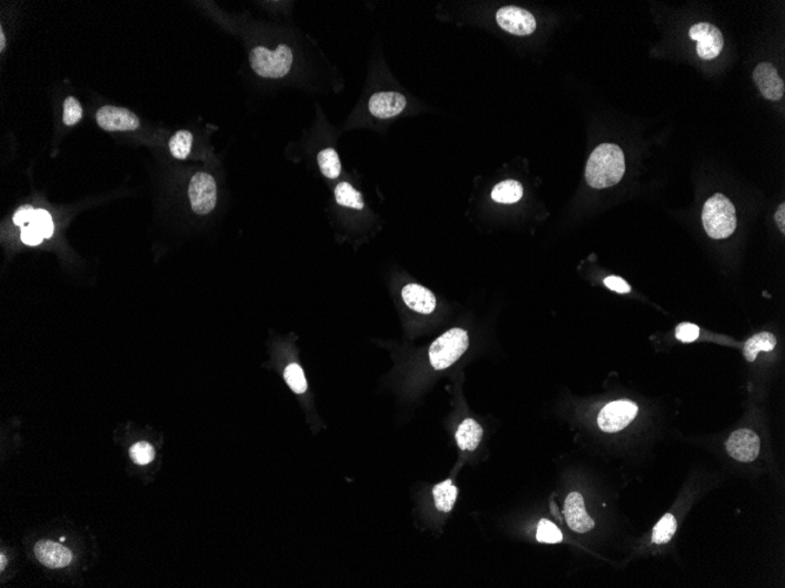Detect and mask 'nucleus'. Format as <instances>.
Returning <instances> with one entry per match:
<instances>
[{
	"mask_svg": "<svg viewBox=\"0 0 785 588\" xmlns=\"http://www.w3.org/2000/svg\"><path fill=\"white\" fill-rule=\"evenodd\" d=\"M624 172V154L622 149L617 145L603 143L590 154L586 167V180L590 187L603 189L618 184Z\"/></svg>",
	"mask_w": 785,
	"mask_h": 588,
	"instance_id": "nucleus-1",
	"label": "nucleus"
},
{
	"mask_svg": "<svg viewBox=\"0 0 785 588\" xmlns=\"http://www.w3.org/2000/svg\"><path fill=\"white\" fill-rule=\"evenodd\" d=\"M702 221L707 234L715 240L731 236L737 226L735 206L723 194H715L702 210Z\"/></svg>",
	"mask_w": 785,
	"mask_h": 588,
	"instance_id": "nucleus-2",
	"label": "nucleus"
},
{
	"mask_svg": "<svg viewBox=\"0 0 785 588\" xmlns=\"http://www.w3.org/2000/svg\"><path fill=\"white\" fill-rule=\"evenodd\" d=\"M249 63L253 71L261 78H284L291 71L293 52L286 44H280L275 51L256 46L251 51Z\"/></svg>",
	"mask_w": 785,
	"mask_h": 588,
	"instance_id": "nucleus-3",
	"label": "nucleus"
},
{
	"mask_svg": "<svg viewBox=\"0 0 785 588\" xmlns=\"http://www.w3.org/2000/svg\"><path fill=\"white\" fill-rule=\"evenodd\" d=\"M468 345V333L465 330L460 328L448 330L430 345V364L435 370L449 368L465 354Z\"/></svg>",
	"mask_w": 785,
	"mask_h": 588,
	"instance_id": "nucleus-4",
	"label": "nucleus"
},
{
	"mask_svg": "<svg viewBox=\"0 0 785 588\" xmlns=\"http://www.w3.org/2000/svg\"><path fill=\"white\" fill-rule=\"evenodd\" d=\"M189 201L192 210L199 215H206L217 205V184L210 174L196 173L193 175L189 187Z\"/></svg>",
	"mask_w": 785,
	"mask_h": 588,
	"instance_id": "nucleus-5",
	"label": "nucleus"
},
{
	"mask_svg": "<svg viewBox=\"0 0 785 588\" xmlns=\"http://www.w3.org/2000/svg\"><path fill=\"white\" fill-rule=\"evenodd\" d=\"M637 411H639L637 405L632 402H613L602 409L597 418V423L600 429L604 433H618L633 422V419L636 417Z\"/></svg>",
	"mask_w": 785,
	"mask_h": 588,
	"instance_id": "nucleus-6",
	"label": "nucleus"
},
{
	"mask_svg": "<svg viewBox=\"0 0 785 588\" xmlns=\"http://www.w3.org/2000/svg\"><path fill=\"white\" fill-rule=\"evenodd\" d=\"M690 38L696 40L697 54L704 60L718 57L724 46L721 31L709 23H698L690 29Z\"/></svg>",
	"mask_w": 785,
	"mask_h": 588,
	"instance_id": "nucleus-7",
	"label": "nucleus"
},
{
	"mask_svg": "<svg viewBox=\"0 0 785 588\" xmlns=\"http://www.w3.org/2000/svg\"><path fill=\"white\" fill-rule=\"evenodd\" d=\"M496 22L505 32L529 36L536 30V20L530 12L516 6H505L496 12Z\"/></svg>",
	"mask_w": 785,
	"mask_h": 588,
	"instance_id": "nucleus-8",
	"label": "nucleus"
},
{
	"mask_svg": "<svg viewBox=\"0 0 785 588\" xmlns=\"http://www.w3.org/2000/svg\"><path fill=\"white\" fill-rule=\"evenodd\" d=\"M725 447L730 457L742 463H750L760 454V437L751 430L739 429L731 433Z\"/></svg>",
	"mask_w": 785,
	"mask_h": 588,
	"instance_id": "nucleus-9",
	"label": "nucleus"
},
{
	"mask_svg": "<svg viewBox=\"0 0 785 588\" xmlns=\"http://www.w3.org/2000/svg\"><path fill=\"white\" fill-rule=\"evenodd\" d=\"M96 122L108 132L135 131L140 127L139 117L121 107L103 106L96 112Z\"/></svg>",
	"mask_w": 785,
	"mask_h": 588,
	"instance_id": "nucleus-10",
	"label": "nucleus"
},
{
	"mask_svg": "<svg viewBox=\"0 0 785 588\" xmlns=\"http://www.w3.org/2000/svg\"><path fill=\"white\" fill-rule=\"evenodd\" d=\"M753 82L767 100L777 101L784 94V82L779 78L777 70L770 63H762L753 71Z\"/></svg>",
	"mask_w": 785,
	"mask_h": 588,
	"instance_id": "nucleus-11",
	"label": "nucleus"
},
{
	"mask_svg": "<svg viewBox=\"0 0 785 588\" xmlns=\"http://www.w3.org/2000/svg\"><path fill=\"white\" fill-rule=\"evenodd\" d=\"M565 517L569 528L577 533H586L595 526L593 519L586 513L582 494L579 492L569 493L567 497Z\"/></svg>",
	"mask_w": 785,
	"mask_h": 588,
	"instance_id": "nucleus-12",
	"label": "nucleus"
},
{
	"mask_svg": "<svg viewBox=\"0 0 785 588\" xmlns=\"http://www.w3.org/2000/svg\"><path fill=\"white\" fill-rule=\"evenodd\" d=\"M407 100L398 92H377L370 96L368 108L374 117L389 119L405 110Z\"/></svg>",
	"mask_w": 785,
	"mask_h": 588,
	"instance_id": "nucleus-13",
	"label": "nucleus"
},
{
	"mask_svg": "<svg viewBox=\"0 0 785 588\" xmlns=\"http://www.w3.org/2000/svg\"><path fill=\"white\" fill-rule=\"evenodd\" d=\"M34 554L37 559L49 568H63L68 566L73 560L72 552L68 547L52 540H40L37 542Z\"/></svg>",
	"mask_w": 785,
	"mask_h": 588,
	"instance_id": "nucleus-14",
	"label": "nucleus"
},
{
	"mask_svg": "<svg viewBox=\"0 0 785 588\" xmlns=\"http://www.w3.org/2000/svg\"><path fill=\"white\" fill-rule=\"evenodd\" d=\"M401 295L407 307L419 314L428 315L437 308L435 295L420 284H407L402 289Z\"/></svg>",
	"mask_w": 785,
	"mask_h": 588,
	"instance_id": "nucleus-15",
	"label": "nucleus"
},
{
	"mask_svg": "<svg viewBox=\"0 0 785 588\" xmlns=\"http://www.w3.org/2000/svg\"><path fill=\"white\" fill-rule=\"evenodd\" d=\"M484 436V429L473 418H467L458 426L456 431V443L462 451H475L480 445Z\"/></svg>",
	"mask_w": 785,
	"mask_h": 588,
	"instance_id": "nucleus-16",
	"label": "nucleus"
},
{
	"mask_svg": "<svg viewBox=\"0 0 785 588\" xmlns=\"http://www.w3.org/2000/svg\"><path fill=\"white\" fill-rule=\"evenodd\" d=\"M776 343H777V340L772 333H767V331L756 333L755 336L746 340L744 349H743V354H744L746 361L753 362L756 359L757 354H760V351L769 352V351L774 350Z\"/></svg>",
	"mask_w": 785,
	"mask_h": 588,
	"instance_id": "nucleus-17",
	"label": "nucleus"
},
{
	"mask_svg": "<svg viewBox=\"0 0 785 588\" xmlns=\"http://www.w3.org/2000/svg\"><path fill=\"white\" fill-rule=\"evenodd\" d=\"M523 187L519 181L505 180L495 186L491 191V199L495 203L512 205L522 199Z\"/></svg>",
	"mask_w": 785,
	"mask_h": 588,
	"instance_id": "nucleus-18",
	"label": "nucleus"
},
{
	"mask_svg": "<svg viewBox=\"0 0 785 588\" xmlns=\"http://www.w3.org/2000/svg\"><path fill=\"white\" fill-rule=\"evenodd\" d=\"M458 491L456 486L453 485L451 479L434 486L433 496L435 506L441 512H451L454 507L455 501L458 498Z\"/></svg>",
	"mask_w": 785,
	"mask_h": 588,
	"instance_id": "nucleus-19",
	"label": "nucleus"
},
{
	"mask_svg": "<svg viewBox=\"0 0 785 588\" xmlns=\"http://www.w3.org/2000/svg\"><path fill=\"white\" fill-rule=\"evenodd\" d=\"M335 200L340 206L361 210L365 207L363 196L348 182H340L334 191Z\"/></svg>",
	"mask_w": 785,
	"mask_h": 588,
	"instance_id": "nucleus-20",
	"label": "nucleus"
},
{
	"mask_svg": "<svg viewBox=\"0 0 785 588\" xmlns=\"http://www.w3.org/2000/svg\"><path fill=\"white\" fill-rule=\"evenodd\" d=\"M318 163L321 173L331 180L339 177L341 173V162L339 154L334 148H325L318 154Z\"/></svg>",
	"mask_w": 785,
	"mask_h": 588,
	"instance_id": "nucleus-21",
	"label": "nucleus"
},
{
	"mask_svg": "<svg viewBox=\"0 0 785 588\" xmlns=\"http://www.w3.org/2000/svg\"><path fill=\"white\" fill-rule=\"evenodd\" d=\"M193 135L189 131H178L168 142L172 155L179 160H185L191 153Z\"/></svg>",
	"mask_w": 785,
	"mask_h": 588,
	"instance_id": "nucleus-22",
	"label": "nucleus"
},
{
	"mask_svg": "<svg viewBox=\"0 0 785 588\" xmlns=\"http://www.w3.org/2000/svg\"><path fill=\"white\" fill-rule=\"evenodd\" d=\"M676 528H677V523L675 517L670 513L665 514L655 526L653 532V542L662 545L670 542L672 535H675Z\"/></svg>",
	"mask_w": 785,
	"mask_h": 588,
	"instance_id": "nucleus-23",
	"label": "nucleus"
},
{
	"mask_svg": "<svg viewBox=\"0 0 785 588\" xmlns=\"http://www.w3.org/2000/svg\"><path fill=\"white\" fill-rule=\"evenodd\" d=\"M284 378L295 394L301 395L307 390V381L300 365L291 363L284 369Z\"/></svg>",
	"mask_w": 785,
	"mask_h": 588,
	"instance_id": "nucleus-24",
	"label": "nucleus"
},
{
	"mask_svg": "<svg viewBox=\"0 0 785 588\" xmlns=\"http://www.w3.org/2000/svg\"><path fill=\"white\" fill-rule=\"evenodd\" d=\"M536 539L546 544H558L562 542L563 535L554 523L542 519L537 526Z\"/></svg>",
	"mask_w": 785,
	"mask_h": 588,
	"instance_id": "nucleus-25",
	"label": "nucleus"
},
{
	"mask_svg": "<svg viewBox=\"0 0 785 588\" xmlns=\"http://www.w3.org/2000/svg\"><path fill=\"white\" fill-rule=\"evenodd\" d=\"M130 457L135 464L147 465L156 457V451L151 444L140 442L132 445L130 449Z\"/></svg>",
	"mask_w": 785,
	"mask_h": 588,
	"instance_id": "nucleus-26",
	"label": "nucleus"
},
{
	"mask_svg": "<svg viewBox=\"0 0 785 588\" xmlns=\"http://www.w3.org/2000/svg\"><path fill=\"white\" fill-rule=\"evenodd\" d=\"M82 117V106L78 100L73 96H68L64 101V114L63 120L66 126H73L78 124Z\"/></svg>",
	"mask_w": 785,
	"mask_h": 588,
	"instance_id": "nucleus-27",
	"label": "nucleus"
},
{
	"mask_svg": "<svg viewBox=\"0 0 785 588\" xmlns=\"http://www.w3.org/2000/svg\"><path fill=\"white\" fill-rule=\"evenodd\" d=\"M30 224H32L37 229H39L40 233L44 235L45 238H50L54 234V221H52V217H51L50 214L47 213L46 210H36L34 217H33Z\"/></svg>",
	"mask_w": 785,
	"mask_h": 588,
	"instance_id": "nucleus-28",
	"label": "nucleus"
},
{
	"mask_svg": "<svg viewBox=\"0 0 785 588\" xmlns=\"http://www.w3.org/2000/svg\"><path fill=\"white\" fill-rule=\"evenodd\" d=\"M700 336V328L693 323H681L676 328V338L683 343H690L696 340Z\"/></svg>",
	"mask_w": 785,
	"mask_h": 588,
	"instance_id": "nucleus-29",
	"label": "nucleus"
},
{
	"mask_svg": "<svg viewBox=\"0 0 785 588\" xmlns=\"http://www.w3.org/2000/svg\"><path fill=\"white\" fill-rule=\"evenodd\" d=\"M20 238H22V241L24 242L25 245H40V243L43 242L44 238H44V235L40 233L39 229H37L32 224H29V226L23 228Z\"/></svg>",
	"mask_w": 785,
	"mask_h": 588,
	"instance_id": "nucleus-30",
	"label": "nucleus"
},
{
	"mask_svg": "<svg viewBox=\"0 0 785 588\" xmlns=\"http://www.w3.org/2000/svg\"><path fill=\"white\" fill-rule=\"evenodd\" d=\"M604 286L609 288L610 290L616 291V293H620V294H628V293L632 290L629 284L627 283L623 279L618 276H608L607 279L604 280Z\"/></svg>",
	"mask_w": 785,
	"mask_h": 588,
	"instance_id": "nucleus-31",
	"label": "nucleus"
},
{
	"mask_svg": "<svg viewBox=\"0 0 785 588\" xmlns=\"http://www.w3.org/2000/svg\"><path fill=\"white\" fill-rule=\"evenodd\" d=\"M34 212H36V210H33L31 206L20 207L13 217V222L17 226H22V227L25 224H30L33 217H34Z\"/></svg>",
	"mask_w": 785,
	"mask_h": 588,
	"instance_id": "nucleus-32",
	"label": "nucleus"
},
{
	"mask_svg": "<svg viewBox=\"0 0 785 588\" xmlns=\"http://www.w3.org/2000/svg\"><path fill=\"white\" fill-rule=\"evenodd\" d=\"M774 220H776V224H777L778 227H779V229H781V233H784L785 203H781V206H779V208H778L777 212H776V215H774Z\"/></svg>",
	"mask_w": 785,
	"mask_h": 588,
	"instance_id": "nucleus-33",
	"label": "nucleus"
},
{
	"mask_svg": "<svg viewBox=\"0 0 785 588\" xmlns=\"http://www.w3.org/2000/svg\"><path fill=\"white\" fill-rule=\"evenodd\" d=\"M6 46V39H5L4 31L0 29V52H3Z\"/></svg>",
	"mask_w": 785,
	"mask_h": 588,
	"instance_id": "nucleus-34",
	"label": "nucleus"
},
{
	"mask_svg": "<svg viewBox=\"0 0 785 588\" xmlns=\"http://www.w3.org/2000/svg\"><path fill=\"white\" fill-rule=\"evenodd\" d=\"M0 561H1V563H0V570H4L5 563H6V558H5L4 554H1V556H0Z\"/></svg>",
	"mask_w": 785,
	"mask_h": 588,
	"instance_id": "nucleus-35",
	"label": "nucleus"
}]
</instances>
